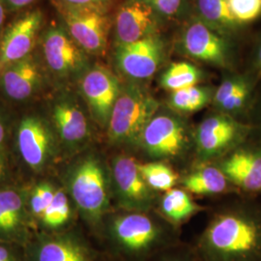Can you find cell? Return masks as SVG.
I'll return each mask as SVG.
<instances>
[{"instance_id": "cell-1", "label": "cell", "mask_w": 261, "mask_h": 261, "mask_svg": "<svg viewBox=\"0 0 261 261\" xmlns=\"http://www.w3.org/2000/svg\"><path fill=\"white\" fill-rule=\"evenodd\" d=\"M197 254L202 261H261V206L242 203L217 215Z\"/></svg>"}, {"instance_id": "cell-2", "label": "cell", "mask_w": 261, "mask_h": 261, "mask_svg": "<svg viewBox=\"0 0 261 261\" xmlns=\"http://www.w3.org/2000/svg\"><path fill=\"white\" fill-rule=\"evenodd\" d=\"M159 110L158 101L140 84L121 89L109 121V137L115 143H135Z\"/></svg>"}, {"instance_id": "cell-3", "label": "cell", "mask_w": 261, "mask_h": 261, "mask_svg": "<svg viewBox=\"0 0 261 261\" xmlns=\"http://www.w3.org/2000/svg\"><path fill=\"white\" fill-rule=\"evenodd\" d=\"M111 233L118 250L135 259L149 256L165 244L161 226L141 212L117 217L112 223Z\"/></svg>"}, {"instance_id": "cell-4", "label": "cell", "mask_w": 261, "mask_h": 261, "mask_svg": "<svg viewBox=\"0 0 261 261\" xmlns=\"http://www.w3.org/2000/svg\"><path fill=\"white\" fill-rule=\"evenodd\" d=\"M57 7L69 35L84 51L93 55L103 53L111 20L102 4L75 6L60 2Z\"/></svg>"}, {"instance_id": "cell-5", "label": "cell", "mask_w": 261, "mask_h": 261, "mask_svg": "<svg viewBox=\"0 0 261 261\" xmlns=\"http://www.w3.org/2000/svg\"><path fill=\"white\" fill-rule=\"evenodd\" d=\"M251 132L252 126L228 114H212L197 127L196 142L198 155L202 160H209L229 153L243 144Z\"/></svg>"}, {"instance_id": "cell-6", "label": "cell", "mask_w": 261, "mask_h": 261, "mask_svg": "<svg viewBox=\"0 0 261 261\" xmlns=\"http://www.w3.org/2000/svg\"><path fill=\"white\" fill-rule=\"evenodd\" d=\"M71 194L85 214L97 220L108 206V188L103 168L94 158L85 159L71 178Z\"/></svg>"}, {"instance_id": "cell-7", "label": "cell", "mask_w": 261, "mask_h": 261, "mask_svg": "<svg viewBox=\"0 0 261 261\" xmlns=\"http://www.w3.org/2000/svg\"><path fill=\"white\" fill-rule=\"evenodd\" d=\"M139 142L153 158L176 157L185 150L188 143L186 124L177 116L156 113L144 128Z\"/></svg>"}, {"instance_id": "cell-8", "label": "cell", "mask_w": 261, "mask_h": 261, "mask_svg": "<svg viewBox=\"0 0 261 261\" xmlns=\"http://www.w3.org/2000/svg\"><path fill=\"white\" fill-rule=\"evenodd\" d=\"M165 47L161 38L153 35L130 44H118L115 58L124 75L135 81L148 80L164 60Z\"/></svg>"}, {"instance_id": "cell-9", "label": "cell", "mask_w": 261, "mask_h": 261, "mask_svg": "<svg viewBox=\"0 0 261 261\" xmlns=\"http://www.w3.org/2000/svg\"><path fill=\"white\" fill-rule=\"evenodd\" d=\"M182 47L194 59L219 67H228L232 60L229 42L201 20L193 21L182 36Z\"/></svg>"}, {"instance_id": "cell-10", "label": "cell", "mask_w": 261, "mask_h": 261, "mask_svg": "<svg viewBox=\"0 0 261 261\" xmlns=\"http://www.w3.org/2000/svg\"><path fill=\"white\" fill-rule=\"evenodd\" d=\"M112 177L123 205L139 212L149 209L153 202L152 190L142 177L140 164L135 159L127 156L115 159Z\"/></svg>"}, {"instance_id": "cell-11", "label": "cell", "mask_w": 261, "mask_h": 261, "mask_svg": "<svg viewBox=\"0 0 261 261\" xmlns=\"http://www.w3.org/2000/svg\"><path fill=\"white\" fill-rule=\"evenodd\" d=\"M82 91L95 119L103 126L108 125L121 91L115 75L106 68L97 66L84 75Z\"/></svg>"}, {"instance_id": "cell-12", "label": "cell", "mask_w": 261, "mask_h": 261, "mask_svg": "<svg viewBox=\"0 0 261 261\" xmlns=\"http://www.w3.org/2000/svg\"><path fill=\"white\" fill-rule=\"evenodd\" d=\"M220 168L234 186L248 193H261V146L243 143L228 153Z\"/></svg>"}, {"instance_id": "cell-13", "label": "cell", "mask_w": 261, "mask_h": 261, "mask_svg": "<svg viewBox=\"0 0 261 261\" xmlns=\"http://www.w3.org/2000/svg\"><path fill=\"white\" fill-rule=\"evenodd\" d=\"M156 14L143 0H129L123 4L115 21L118 44L135 43L156 35Z\"/></svg>"}, {"instance_id": "cell-14", "label": "cell", "mask_w": 261, "mask_h": 261, "mask_svg": "<svg viewBox=\"0 0 261 261\" xmlns=\"http://www.w3.org/2000/svg\"><path fill=\"white\" fill-rule=\"evenodd\" d=\"M42 21V13L35 10L10 27L0 44V68H7L29 56Z\"/></svg>"}, {"instance_id": "cell-15", "label": "cell", "mask_w": 261, "mask_h": 261, "mask_svg": "<svg viewBox=\"0 0 261 261\" xmlns=\"http://www.w3.org/2000/svg\"><path fill=\"white\" fill-rule=\"evenodd\" d=\"M47 65L59 75H68L80 70L84 64V49L61 28H51L43 44Z\"/></svg>"}, {"instance_id": "cell-16", "label": "cell", "mask_w": 261, "mask_h": 261, "mask_svg": "<svg viewBox=\"0 0 261 261\" xmlns=\"http://www.w3.org/2000/svg\"><path fill=\"white\" fill-rule=\"evenodd\" d=\"M19 152L30 168L39 169L47 161L50 149V135L45 124L38 118L28 117L19 125Z\"/></svg>"}, {"instance_id": "cell-17", "label": "cell", "mask_w": 261, "mask_h": 261, "mask_svg": "<svg viewBox=\"0 0 261 261\" xmlns=\"http://www.w3.org/2000/svg\"><path fill=\"white\" fill-rule=\"evenodd\" d=\"M29 261H93L88 248L69 236L41 239L33 248Z\"/></svg>"}, {"instance_id": "cell-18", "label": "cell", "mask_w": 261, "mask_h": 261, "mask_svg": "<svg viewBox=\"0 0 261 261\" xmlns=\"http://www.w3.org/2000/svg\"><path fill=\"white\" fill-rule=\"evenodd\" d=\"M39 80L37 64L28 56L6 68L2 75V87L10 98L21 101L32 95Z\"/></svg>"}, {"instance_id": "cell-19", "label": "cell", "mask_w": 261, "mask_h": 261, "mask_svg": "<svg viewBox=\"0 0 261 261\" xmlns=\"http://www.w3.org/2000/svg\"><path fill=\"white\" fill-rule=\"evenodd\" d=\"M54 119L60 137L69 143L79 142L88 134V123L84 112L73 103L56 105Z\"/></svg>"}, {"instance_id": "cell-20", "label": "cell", "mask_w": 261, "mask_h": 261, "mask_svg": "<svg viewBox=\"0 0 261 261\" xmlns=\"http://www.w3.org/2000/svg\"><path fill=\"white\" fill-rule=\"evenodd\" d=\"M229 181L221 168L204 167L199 168L183 179L186 191L199 196H211L224 193L229 186Z\"/></svg>"}, {"instance_id": "cell-21", "label": "cell", "mask_w": 261, "mask_h": 261, "mask_svg": "<svg viewBox=\"0 0 261 261\" xmlns=\"http://www.w3.org/2000/svg\"><path fill=\"white\" fill-rule=\"evenodd\" d=\"M214 93L212 88L196 84L171 92L168 103L171 110L178 113H194L213 101Z\"/></svg>"}, {"instance_id": "cell-22", "label": "cell", "mask_w": 261, "mask_h": 261, "mask_svg": "<svg viewBox=\"0 0 261 261\" xmlns=\"http://www.w3.org/2000/svg\"><path fill=\"white\" fill-rule=\"evenodd\" d=\"M22 200L15 191H0V237L14 238L21 223Z\"/></svg>"}, {"instance_id": "cell-23", "label": "cell", "mask_w": 261, "mask_h": 261, "mask_svg": "<svg viewBox=\"0 0 261 261\" xmlns=\"http://www.w3.org/2000/svg\"><path fill=\"white\" fill-rule=\"evenodd\" d=\"M196 5L201 21L217 31L233 30L240 25L230 11L228 0H197Z\"/></svg>"}, {"instance_id": "cell-24", "label": "cell", "mask_w": 261, "mask_h": 261, "mask_svg": "<svg viewBox=\"0 0 261 261\" xmlns=\"http://www.w3.org/2000/svg\"><path fill=\"white\" fill-rule=\"evenodd\" d=\"M202 73L196 66L189 62L172 63L161 76L160 84L170 92L184 89L198 84Z\"/></svg>"}, {"instance_id": "cell-25", "label": "cell", "mask_w": 261, "mask_h": 261, "mask_svg": "<svg viewBox=\"0 0 261 261\" xmlns=\"http://www.w3.org/2000/svg\"><path fill=\"white\" fill-rule=\"evenodd\" d=\"M161 209L169 221L179 224L195 214L198 207L187 192L179 189H171L163 197Z\"/></svg>"}, {"instance_id": "cell-26", "label": "cell", "mask_w": 261, "mask_h": 261, "mask_svg": "<svg viewBox=\"0 0 261 261\" xmlns=\"http://www.w3.org/2000/svg\"><path fill=\"white\" fill-rule=\"evenodd\" d=\"M140 170L146 184L154 191L168 192L173 189L177 182L176 172L161 162L140 164Z\"/></svg>"}, {"instance_id": "cell-27", "label": "cell", "mask_w": 261, "mask_h": 261, "mask_svg": "<svg viewBox=\"0 0 261 261\" xmlns=\"http://www.w3.org/2000/svg\"><path fill=\"white\" fill-rule=\"evenodd\" d=\"M71 209L69 205L68 197L61 190L56 191V197L51 205L40 219L43 224L50 228H58L69 221Z\"/></svg>"}, {"instance_id": "cell-28", "label": "cell", "mask_w": 261, "mask_h": 261, "mask_svg": "<svg viewBox=\"0 0 261 261\" xmlns=\"http://www.w3.org/2000/svg\"><path fill=\"white\" fill-rule=\"evenodd\" d=\"M228 4L239 24L250 23L261 16V0H228Z\"/></svg>"}, {"instance_id": "cell-29", "label": "cell", "mask_w": 261, "mask_h": 261, "mask_svg": "<svg viewBox=\"0 0 261 261\" xmlns=\"http://www.w3.org/2000/svg\"><path fill=\"white\" fill-rule=\"evenodd\" d=\"M251 75L252 74L250 73V75H233L224 79L219 88L215 91L213 97L215 106L219 109L242 87L243 84L251 77Z\"/></svg>"}, {"instance_id": "cell-30", "label": "cell", "mask_w": 261, "mask_h": 261, "mask_svg": "<svg viewBox=\"0 0 261 261\" xmlns=\"http://www.w3.org/2000/svg\"><path fill=\"white\" fill-rule=\"evenodd\" d=\"M56 191L48 184H40L34 189L31 196V208L38 218L41 219L47 208L51 205L56 197Z\"/></svg>"}, {"instance_id": "cell-31", "label": "cell", "mask_w": 261, "mask_h": 261, "mask_svg": "<svg viewBox=\"0 0 261 261\" xmlns=\"http://www.w3.org/2000/svg\"><path fill=\"white\" fill-rule=\"evenodd\" d=\"M152 9L166 17L176 16L183 6L184 0H143Z\"/></svg>"}, {"instance_id": "cell-32", "label": "cell", "mask_w": 261, "mask_h": 261, "mask_svg": "<svg viewBox=\"0 0 261 261\" xmlns=\"http://www.w3.org/2000/svg\"><path fill=\"white\" fill-rule=\"evenodd\" d=\"M252 75L256 77V80H261V35L257 40V43L254 47L252 56Z\"/></svg>"}, {"instance_id": "cell-33", "label": "cell", "mask_w": 261, "mask_h": 261, "mask_svg": "<svg viewBox=\"0 0 261 261\" xmlns=\"http://www.w3.org/2000/svg\"><path fill=\"white\" fill-rule=\"evenodd\" d=\"M159 261H202L198 254L193 255L187 252H176L168 253L163 255Z\"/></svg>"}, {"instance_id": "cell-34", "label": "cell", "mask_w": 261, "mask_h": 261, "mask_svg": "<svg viewBox=\"0 0 261 261\" xmlns=\"http://www.w3.org/2000/svg\"><path fill=\"white\" fill-rule=\"evenodd\" d=\"M0 261H17V257L9 246L0 243Z\"/></svg>"}, {"instance_id": "cell-35", "label": "cell", "mask_w": 261, "mask_h": 261, "mask_svg": "<svg viewBox=\"0 0 261 261\" xmlns=\"http://www.w3.org/2000/svg\"><path fill=\"white\" fill-rule=\"evenodd\" d=\"M4 5L8 6L12 10L21 9L33 3L35 0H1Z\"/></svg>"}, {"instance_id": "cell-36", "label": "cell", "mask_w": 261, "mask_h": 261, "mask_svg": "<svg viewBox=\"0 0 261 261\" xmlns=\"http://www.w3.org/2000/svg\"><path fill=\"white\" fill-rule=\"evenodd\" d=\"M106 0H61L62 3L75 6H87V5H98L102 4Z\"/></svg>"}, {"instance_id": "cell-37", "label": "cell", "mask_w": 261, "mask_h": 261, "mask_svg": "<svg viewBox=\"0 0 261 261\" xmlns=\"http://www.w3.org/2000/svg\"><path fill=\"white\" fill-rule=\"evenodd\" d=\"M256 123H257V127L261 130V99L259 100V103L256 106Z\"/></svg>"}, {"instance_id": "cell-38", "label": "cell", "mask_w": 261, "mask_h": 261, "mask_svg": "<svg viewBox=\"0 0 261 261\" xmlns=\"http://www.w3.org/2000/svg\"><path fill=\"white\" fill-rule=\"evenodd\" d=\"M4 18H5V12H4V4L0 0V28L4 22Z\"/></svg>"}, {"instance_id": "cell-39", "label": "cell", "mask_w": 261, "mask_h": 261, "mask_svg": "<svg viewBox=\"0 0 261 261\" xmlns=\"http://www.w3.org/2000/svg\"><path fill=\"white\" fill-rule=\"evenodd\" d=\"M4 140V128H3V124L0 121V144L3 142Z\"/></svg>"}, {"instance_id": "cell-40", "label": "cell", "mask_w": 261, "mask_h": 261, "mask_svg": "<svg viewBox=\"0 0 261 261\" xmlns=\"http://www.w3.org/2000/svg\"><path fill=\"white\" fill-rule=\"evenodd\" d=\"M3 170H4V168H3V163H2L1 158H0V176L3 174Z\"/></svg>"}]
</instances>
